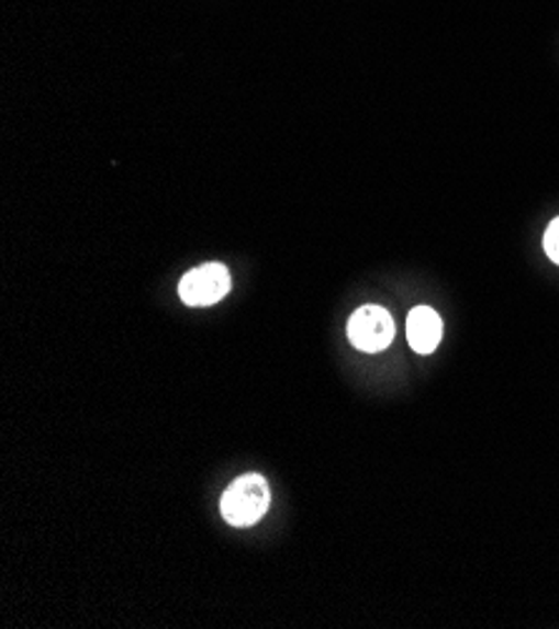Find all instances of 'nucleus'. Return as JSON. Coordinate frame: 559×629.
I'll use <instances>...</instances> for the list:
<instances>
[{
  "mask_svg": "<svg viewBox=\"0 0 559 629\" xmlns=\"http://www.w3.org/2000/svg\"><path fill=\"white\" fill-rule=\"evenodd\" d=\"M346 334H349V341L359 351L379 353L394 341L396 326H394L392 314H389L387 308H381L377 304H367L351 314L349 324H346Z\"/></svg>",
  "mask_w": 559,
  "mask_h": 629,
  "instance_id": "2",
  "label": "nucleus"
},
{
  "mask_svg": "<svg viewBox=\"0 0 559 629\" xmlns=\"http://www.w3.org/2000/svg\"><path fill=\"white\" fill-rule=\"evenodd\" d=\"M231 291V273L224 263H201L179 283V296L186 306L219 304Z\"/></svg>",
  "mask_w": 559,
  "mask_h": 629,
  "instance_id": "3",
  "label": "nucleus"
},
{
  "mask_svg": "<svg viewBox=\"0 0 559 629\" xmlns=\"http://www.w3.org/2000/svg\"><path fill=\"white\" fill-rule=\"evenodd\" d=\"M545 254L559 266V216L547 226V232H545Z\"/></svg>",
  "mask_w": 559,
  "mask_h": 629,
  "instance_id": "5",
  "label": "nucleus"
},
{
  "mask_svg": "<svg viewBox=\"0 0 559 629\" xmlns=\"http://www.w3.org/2000/svg\"><path fill=\"white\" fill-rule=\"evenodd\" d=\"M406 339L416 353L437 351L441 341V316L432 306H416L406 318Z\"/></svg>",
  "mask_w": 559,
  "mask_h": 629,
  "instance_id": "4",
  "label": "nucleus"
},
{
  "mask_svg": "<svg viewBox=\"0 0 559 629\" xmlns=\"http://www.w3.org/2000/svg\"><path fill=\"white\" fill-rule=\"evenodd\" d=\"M271 504L269 482L261 474H244L221 497V517L231 527H251L259 521Z\"/></svg>",
  "mask_w": 559,
  "mask_h": 629,
  "instance_id": "1",
  "label": "nucleus"
}]
</instances>
